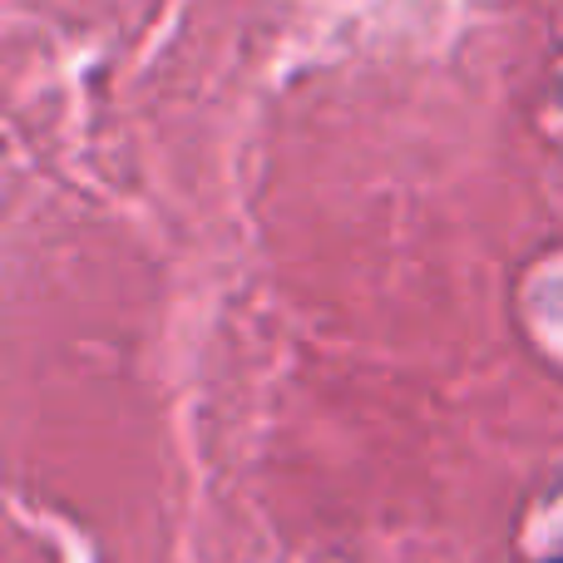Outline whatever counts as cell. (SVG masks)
<instances>
[{"mask_svg":"<svg viewBox=\"0 0 563 563\" xmlns=\"http://www.w3.org/2000/svg\"><path fill=\"white\" fill-rule=\"evenodd\" d=\"M559 563H563V559H559Z\"/></svg>","mask_w":563,"mask_h":563,"instance_id":"1","label":"cell"}]
</instances>
